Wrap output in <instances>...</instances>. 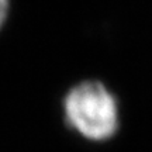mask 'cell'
Listing matches in <instances>:
<instances>
[{
    "label": "cell",
    "instance_id": "obj_1",
    "mask_svg": "<svg viewBox=\"0 0 152 152\" xmlns=\"http://www.w3.org/2000/svg\"><path fill=\"white\" fill-rule=\"evenodd\" d=\"M68 124L90 141H106L118 128V107L103 83L86 80L73 86L64 99Z\"/></svg>",
    "mask_w": 152,
    "mask_h": 152
},
{
    "label": "cell",
    "instance_id": "obj_2",
    "mask_svg": "<svg viewBox=\"0 0 152 152\" xmlns=\"http://www.w3.org/2000/svg\"><path fill=\"white\" fill-rule=\"evenodd\" d=\"M7 11H9V3L4 0H0V27L3 26L6 17H7Z\"/></svg>",
    "mask_w": 152,
    "mask_h": 152
}]
</instances>
